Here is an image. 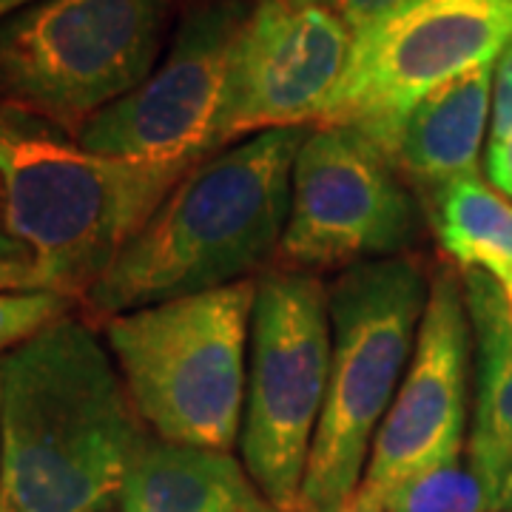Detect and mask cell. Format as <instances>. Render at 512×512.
Listing matches in <instances>:
<instances>
[{
	"instance_id": "6da1fadb",
	"label": "cell",
	"mask_w": 512,
	"mask_h": 512,
	"mask_svg": "<svg viewBox=\"0 0 512 512\" xmlns=\"http://www.w3.org/2000/svg\"><path fill=\"white\" fill-rule=\"evenodd\" d=\"M146 439L86 319L63 316L0 359V512H106Z\"/></svg>"
},
{
	"instance_id": "7a4b0ae2",
	"label": "cell",
	"mask_w": 512,
	"mask_h": 512,
	"mask_svg": "<svg viewBox=\"0 0 512 512\" xmlns=\"http://www.w3.org/2000/svg\"><path fill=\"white\" fill-rule=\"evenodd\" d=\"M311 128L245 137L194 165L80 302L86 322L242 282L282 245Z\"/></svg>"
},
{
	"instance_id": "3957f363",
	"label": "cell",
	"mask_w": 512,
	"mask_h": 512,
	"mask_svg": "<svg viewBox=\"0 0 512 512\" xmlns=\"http://www.w3.org/2000/svg\"><path fill=\"white\" fill-rule=\"evenodd\" d=\"M188 171L100 157L49 120L0 109V222L32 256L37 291L77 305Z\"/></svg>"
},
{
	"instance_id": "277c9868",
	"label": "cell",
	"mask_w": 512,
	"mask_h": 512,
	"mask_svg": "<svg viewBox=\"0 0 512 512\" xmlns=\"http://www.w3.org/2000/svg\"><path fill=\"white\" fill-rule=\"evenodd\" d=\"M430 279L413 256L353 265L328 288L330 373L299 512H339L365 481L376 433L416 348Z\"/></svg>"
},
{
	"instance_id": "5b68a950",
	"label": "cell",
	"mask_w": 512,
	"mask_h": 512,
	"mask_svg": "<svg viewBox=\"0 0 512 512\" xmlns=\"http://www.w3.org/2000/svg\"><path fill=\"white\" fill-rule=\"evenodd\" d=\"M256 279L103 322L128 396L154 436L228 450L242 433Z\"/></svg>"
},
{
	"instance_id": "8992f818",
	"label": "cell",
	"mask_w": 512,
	"mask_h": 512,
	"mask_svg": "<svg viewBox=\"0 0 512 512\" xmlns=\"http://www.w3.org/2000/svg\"><path fill=\"white\" fill-rule=\"evenodd\" d=\"M180 0H37L0 20V109L72 137L163 57Z\"/></svg>"
},
{
	"instance_id": "52a82bcc",
	"label": "cell",
	"mask_w": 512,
	"mask_h": 512,
	"mask_svg": "<svg viewBox=\"0 0 512 512\" xmlns=\"http://www.w3.org/2000/svg\"><path fill=\"white\" fill-rule=\"evenodd\" d=\"M330 373L328 288L308 271L256 279L242 464L282 512H299Z\"/></svg>"
},
{
	"instance_id": "ba28073f",
	"label": "cell",
	"mask_w": 512,
	"mask_h": 512,
	"mask_svg": "<svg viewBox=\"0 0 512 512\" xmlns=\"http://www.w3.org/2000/svg\"><path fill=\"white\" fill-rule=\"evenodd\" d=\"M248 0H200L185 12L146 80L94 114L77 143L114 160L194 168L222 151L220 128Z\"/></svg>"
},
{
	"instance_id": "9c48e42d",
	"label": "cell",
	"mask_w": 512,
	"mask_h": 512,
	"mask_svg": "<svg viewBox=\"0 0 512 512\" xmlns=\"http://www.w3.org/2000/svg\"><path fill=\"white\" fill-rule=\"evenodd\" d=\"M510 43L512 0H413L353 37L319 126L353 128L382 148L419 100L495 63Z\"/></svg>"
},
{
	"instance_id": "30bf717a",
	"label": "cell",
	"mask_w": 512,
	"mask_h": 512,
	"mask_svg": "<svg viewBox=\"0 0 512 512\" xmlns=\"http://www.w3.org/2000/svg\"><path fill=\"white\" fill-rule=\"evenodd\" d=\"M419 208L379 146L345 126H313L296 154L279 256L291 271L362 265L404 254Z\"/></svg>"
},
{
	"instance_id": "8fae6325",
	"label": "cell",
	"mask_w": 512,
	"mask_h": 512,
	"mask_svg": "<svg viewBox=\"0 0 512 512\" xmlns=\"http://www.w3.org/2000/svg\"><path fill=\"white\" fill-rule=\"evenodd\" d=\"M353 35L330 3L259 0L239 35L222 148L274 128H313L348 69Z\"/></svg>"
},
{
	"instance_id": "7c38bea8",
	"label": "cell",
	"mask_w": 512,
	"mask_h": 512,
	"mask_svg": "<svg viewBox=\"0 0 512 512\" xmlns=\"http://www.w3.org/2000/svg\"><path fill=\"white\" fill-rule=\"evenodd\" d=\"M470 356L473 325L464 279L441 268L430 279L410 365L370 450L362 481L367 493L382 501L407 478L461 458Z\"/></svg>"
},
{
	"instance_id": "4fadbf2b",
	"label": "cell",
	"mask_w": 512,
	"mask_h": 512,
	"mask_svg": "<svg viewBox=\"0 0 512 512\" xmlns=\"http://www.w3.org/2000/svg\"><path fill=\"white\" fill-rule=\"evenodd\" d=\"M493 72L495 63H487L461 74L404 114L379 148L404 183L439 194L456 180L476 177L493 111Z\"/></svg>"
},
{
	"instance_id": "5bb4252c",
	"label": "cell",
	"mask_w": 512,
	"mask_h": 512,
	"mask_svg": "<svg viewBox=\"0 0 512 512\" xmlns=\"http://www.w3.org/2000/svg\"><path fill=\"white\" fill-rule=\"evenodd\" d=\"M464 296L476 348V407L467 461L512 507V308L481 271H464Z\"/></svg>"
},
{
	"instance_id": "9a60e30c",
	"label": "cell",
	"mask_w": 512,
	"mask_h": 512,
	"mask_svg": "<svg viewBox=\"0 0 512 512\" xmlns=\"http://www.w3.org/2000/svg\"><path fill=\"white\" fill-rule=\"evenodd\" d=\"M271 501L228 450L146 439L128 467L123 512H245Z\"/></svg>"
},
{
	"instance_id": "2e32d148",
	"label": "cell",
	"mask_w": 512,
	"mask_h": 512,
	"mask_svg": "<svg viewBox=\"0 0 512 512\" xmlns=\"http://www.w3.org/2000/svg\"><path fill=\"white\" fill-rule=\"evenodd\" d=\"M433 222L461 271L490 276L512 308V202L481 174L464 177L433 194Z\"/></svg>"
},
{
	"instance_id": "e0dca14e",
	"label": "cell",
	"mask_w": 512,
	"mask_h": 512,
	"mask_svg": "<svg viewBox=\"0 0 512 512\" xmlns=\"http://www.w3.org/2000/svg\"><path fill=\"white\" fill-rule=\"evenodd\" d=\"M387 512H495L501 501L467 458L407 478L382 498Z\"/></svg>"
},
{
	"instance_id": "ac0fdd59",
	"label": "cell",
	"mask_w": 512,
	"mask_h": 512,
	"mask_svg": "<svg viewBox=\"0 0 512 512\" xmlns=\"http://www.w3.org/2000/svg\"><path fill=\"white\" fill-rule=\"evenodd\" d=\"M74 305L77 302L52 291H0V359L52 322L69 316Z\"/></svg>"
},
{
	"instance_id": "d6986e66",
	"label": "cell",
	"mask_w": 512,
	"mask_h": 512,
	"mask_svg": "<svg viewBox=\"0 0 512 512\" xmlns=\"http://www.w3.org/2000/svg\"><path fill=\"white\" fill-rule=\"evenodd\" d=\"M512 134V43L495 60L493 111H490V146L504 143Z\"/></svg>"
},
{
	"instance_id": "ffe728a7",
	"label": "cell",
	"mask_w": 512,
	"mask_h": 512,
	"mask_svg": "<svg viewBox=\"0 0 512 512\" xmlns=\"http://www.w3.org/2000/svg\"><path fill=\"white\" fill-rule=\"evenodd\" d=\"M407 3H413V0H330V6L339 12V18L348 23L353 37L373 29L384 18L396 15Z\"/></svg>"
},
{
	"instance_id": "44dd1931",
	"label": "cell",
	"mask_w": 512,
	"mask_h": 512,
	"mask_svg": "<svg viewBox=\"0 0 512 512\" xmlns=\"http://www.w3.org/2000/svg\"><path fill=\"white\" fill-rule=\"evenodd\" d=\"M487 177L501 194L512 197V134L487 151Z\"/></svg>"
},
{
	"instance_id": "7402d4cb",
	"label": "cell",
	"mask_w": 512,
	"mask_h": 512,
	"mask_svg": "<svg viewBox=\"0 0 512 512\" xmlns=\"http://www.w3.org/2000/svg\"><path fill=\"white\" fill-rule=\"evenodd\" d=\"M0 291H37L32 259L3 262L0 265Z\"/></svg>"
},
{
	"instance_id": "603a6c76",
	"label": "cell",
	"mask_w": 512,
	"mask_h": 512,
	"mask_svg": "<svg viewBox=\"0 0 512 512\" xmlns=\"http://www.w3.org/2000/svg\"><path fill=\"white\" fill-rule=\"evenodd\" d=\"M339 512H387V510H384V504L376 498V495L367 493L365 487H359L356 493L350 495L348 504H345Z\"/></svg>"
},
{
	"instance_id": "cb8c5ba5",
	"label": "cell",
	"mask_w": 512,
	"mask_h": 512,
	"mask_svg": "<svg viewBox=\"0 0 512 512\" xmlns=\"http://www.w3.org/2000/svg\"><path fill=\"white\" fill-rule=\"evenodd\" d=\"M18 259H32V256L26 251V245H20L18 239L12 237V234L3 228V222H0V265H3V262H18Z\"/></svg>"
},
{
	"instance_id": "d4e9b609",
	"label": "cell",
	"mask_w": 512,
	"mask_h": 512,
	"mask_svg": "<svg viewBox=\"0 0 512 512\" xmlns=\"http://www.w3.org/2000/svg\"><path fill=\"white\" fill-rule=\"evenodd\" d=\"M32 3H37V0H0V20L15 15L23 6H32Z\"/></svg>"
},
{
	"instance_id": "484cf974",
	"label": "cell",
	"mask_w": 512,
	"mask_h": 512,
	"mask_svg": "<svg viewBox=\"0 0 512 512\" xmlns=\"http://www.w3.org/2000/svg\"><path fill=\"white\" fill-rule=\"evenodd\" d=\"M245 512H282L279 507H274V504H268V507H259V510H245Z\"/></svg>"
},
{
	"instance_id": "4316f807",
	"label": "cell",
	"mask_w": 512,
	"mask_h": 512,
	"mask_svg": "<svg viewBox=\"0 0 512 512\" xmlns=\"http://www.w3.org/2000/svg\"><path fill=\"white\" fill-rule=\"evenodd\" d=\"M0 217H3V191H0Z\"/></svg>"
},
{
	"instance_id": "83f0119b",
	"label": "cell",
	"mask_w": 512,
	"mask_h": 512,
	"mask_svg": "<svg viewBox=\"0 0 512 512\" xmlns=\"http://www.w3.org/2000/svg\"><path fill=\"white\" fill-rule=\"evenodd\" d=\"M495 512H512V507H501V510H495Z\"/></svg>"
},
{
	"instance_id": "f1b7e54d",
	"label": "cell",
	"mask_w": 512,
	"mask_h": 512,
	"mask_svg": "<svg viewBox=\"0 0 512 512\" xmlns=\"http://www.w3.org/2000/svg\"><path fill=\"white\" fill-rule=\"evenodd\" d=\"M316 3H330V0H316Z\"/></svg>"
},
{
	"instance_id": "f546056e",
	"label": "cell",
	"mask_w": 512,
	"mask_h": 512,
	"mask_svg": "<svg viewBox=\"0 0 512 512\" xmlns=\"http://www.w3.org/2000/svg\"><path fill=\"white\" fill-rule=\"evenodd\" d=\"M0 453H3V447H0Z\"/></svg>"
}]
</instances>
